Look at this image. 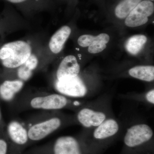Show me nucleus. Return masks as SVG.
<instances>
[{
	"label": "nucleus",
	"mask_w": 154,
	"mask_h": 154,
	"mask_svg": "<svg viewBox=\"0 0 154 154\" xmlns=\"http://www.w3.org/2000/svg\"><path fill=\"white\" fill-rule=\"evenodd\" d=\"M82 103L59 93L44 92L30 93L17 96L10 105L17 112L29 110L58 111L70 109L76 111Z\"/></svg>",
	"instance_id": "1"
},
{
	"label": "nucleus",
	"mask_w": 154,
	"mask_h": 154,
	"mask_svg": "<svg viewBox=\"0 0 154 154\" xmlns=\"http://www.w3.org/2000/svg\"><path fill=\"white\" fill-rule=\"evenodd\" d=\"M76 123L74 116L58 111H42L30 117L25 125L30 144L44 139L64 127Z\"/></svg>",
	"instance_id": "2"
},
{
	"label": "nucleus",
	"mask_w": 154,
	"mask_h": 154,
	"mask_svg": "<svg viewBox=\"0 0 154 154\" xmlns=\"http://www.w3.org/2000/svg\"><path fill=\"white\" fill-rule=\"evenodd\" d=\"M32 54L30 45L22 40L11 42L0 48V62L5 71L15 69L23 64Z\"/></svg>",
	"instance_id": "3"
},
{
	"label": "nucleus",
	"mask_w": 154,
	"mask_h": 154,
	"mask_svg": "<svg viewBox=\"0 0 154 154\" xmlns=\"http://www.w3.org/2000/svg\"><path fill=\"white\" fill-rule=\"evenodd\" d=\"M32 154H84L81 140L73 136L66 135L57 138L52 143L38 149Z\"/></svg>",
	"instance_id": "4"
},
{
	"label": "nucleus",
	"mask_w": 154,
	"mask_h": 154,
	"mask_svg": "<svg viewBox=\"0 0 154 154\" xmlns=\"http://www.w3.org/2000/svg\"><path fill=\"white\" fill-rule=\"evenodd\" d=\"M5 131L11 146V154H22L30 144L25 124L17 119H13L6 125Z\"/></svg>",
	"instance_id": "5"
},
{
	"label": "nucleus",
	"mask_w": 154,
	"mask_h": 154,
	"mask_svg": "<svg viewBox=\"0 0 154 154\" xmlns=\"http://www.w3.org/2000/svg\"><path fill=\"white\" fill-rule=\"evenodd\" d=\"M153 135V130L148 125H133L127 130L123 140L125 145L129 149L137 148L149 143Z\"/></svg>",
	"instance_id": "6"
},
{
	"label": "nucleus",
	"mask_w": 154,
	"mask_h": 154,
	"mask_svg": "<svg viewBox=\"0 0 154 154\" xmlns=\"http://www.w3.org/2000/svg\"><path fill=\"white\" fill-rule=\"evenodd\" d=\"M54 87L58 93L72 99H80L88 96V88L79 75L60 81L55 80Z\"/></svg>",
	"instance_id": "7"
},
{
	"label": "nucleus",
	"mask_w": 154,
	"mask_h": 154,
	"mask_svg": "<svg viewBox=\"0 0 154 154\" xmlns=\"http://www.w3.org/2000/svg\"><path fill=\"white\" fill-rule=\"evenodd\" d=\"M75 111L76 122L86 128H95L107 118L104 111L91 107H82Z\"/></svg>",
	"instance_id": "8"
},
{
	"label": "nucleus",
	"mask_w": 154,
	"mask_h": 154,
	"mask_svg": "<svg viewBox=\"0 0 154 154\" xmlns=\"http://www.w3.org/2000/svg\"><path fill=\"white\" fill-rule=\"evenodd\" d=\"M154 11L153 3L149 0L141 1L126 17L125 25L128 27H137L146 24L148 17Z\"/></svg>",
	"instance_id": "9"
},
{
	"label": "nucleus",
	"mask_w": 154,
	"mask_h": 154,
	"mask_svg": "<svg viewBox=\"0 0 154 154\" xmlns=\"http://www.w3.org/2000/svg\"><path fill=\"white\" fill-rule=\"evenodd\" d=\"M110 40V36L107 33H101L97 36L85 34L79 37L78 43L82 47H89L88 51L91 54L102 52L107 47L106 44Z\"/></svg>",
	"instance_id": "10"
},
{
	"label": "nucleus",
	"mask_w": 154,
	"mask_h": 154,
	"mask_svg": "<svg viewBox=\"0 0 154 154\" xmlns=\"http://www.w3.org/2000/svg\"><path fill=\"white\" fill-rule=\"evenodd\" d=\"M80 72V65L75 57L67 56L62 60L58 67L55 80L60 81L74 78L79 75Z\"/></svg>",
	"instance_id": "11"
},
{
	"label": "nucleus",
	"mask_w": 154,
	"mask_h": 154,
	"mask_svg": "<svg viewBox=\"0 0 154 154\" xmlns=\"http://www.w3.org/2000/svg\"><path fill=\"white\" fill-rule=\"evenodd\" d=\"M25 82L18 79H5L0 84V99L9 104L17 97Z\"/></svg>",
	"instance_id": "12"
},
{
	"label": "nucleus",
	"mask_w": 154,
	"mask_h": 154,
	"mask_svg": "<svg viewBox=\"0 0 154 154\" xmlns=\"http://www.w3.org/2000/svg\"><path fill=\"white\" fill-rule=\"evenodd\" d=\"M119 130L118 122L113 118H107L102 124L95 128L93 133V137L99 141L107 140L115 136Z\"/></svg>",
	"instance_id": "13"
},
{
	"label": "nucleus",
	"mask_w": 154,
	"mask_h": 154,
	"mask_svg": "<svg viewBox=\"0 0 154 154\" xmlns=\"http://www.w3.org/2000/svg\"><path fill=\"white\" fill-rule=\"evenodd\" d=\"M71 31L70 28L66 25L63 26L58 30L50 40L48 45L51 51L55 54L59 53L63 48Z\"/></svg>",
	"instance_id": "14"
},
{
	"label": "nucleus",
	"mask_w": 154,
	"mask_h": 154,
	"mask_svg": "<svg viewBox=\"0 0 154 154\" xmlns=\"http://www.w3.org/2000/svg\"><path fill=\"white\" fill-rule=\"evenodd\" d=\"M38 66V59L36 55L31 54L25 63L15 69L16 79L22 80L25 82L28 81L33 76Z\"/></svg>",
	"instance_id": "15"
},
{
	"label": "nucleus",
	"mask_w": 154,
	"mask_h": 154,
	"mask_svg": "<svg viewBox=\"0 0 154 154\" xmlns=\"http://www.w3.org/2000/svg\"><path fill=\"white\" fill-rule=\"evenodd\" d=\"M128 73L131 76L137 79L147 82L154 80L153 66H140L130 69Z\"/></svg>",
	"instance_id": "16"
},
{
	"label": "nucleus",
	"mask_w": 154,
	"mask_h": 154,
	"mask_svg": "<svg viewBox=\"0 0 154 154\" xmlns=\"http://www.w3.org/2000/svg\"><path fill=\"white\" fill-rule=\"evenodd\" d=\"M147 38L143 35H136L130 37L125 43V49L132 55H136L143 48Z\"/></svg>",
	"instance_id": "17"
},
{
	"label": "nucleus",
	"mask_w": 154,
	"mask_h": 154,
	"mask_svg": "<svg viewBox=\"0 0 154 154\" xmlns=\"http://www.w3.org/2000/svg\"><path fill=\"white\" fill-rule=\"evenodd\" d=\"M142 0H123L117 6L115 14L119 19H124L137 5Z\"/></svg>",
	"instance_id": "18"
},
{
	"label": "nucleus",
	"mask_w": 154,
	"mask_h": 154,
	"mask_svg": "<svg viewBox=\"0 0 154 154\" xmlns=\"http://www.w3.org/2000/svg\"><path fill=\"white\" fill-rule=\"evenodd\" d=\"M0 154H11V146L5 129L0 130Z\"/></svg>",
	"instance_id": "19"
},
{
	"label": "nucleus",
	"mask_w": 154,
	"mask_h": 154,
	"mask_svg": "<svg viewBox=\"0 0 154 154\" xmlns=\"http://www.w3.org/2000/svg\"><path fill=\"white\" fill-rule=\"evenodd\" d=\"M145 100L148 103L153 105L154 104V90L152 89L147 92L145 96Z\"/></svg>",
	"instance_id": "20"
},
{
	"label": "nucleus",
	"mask_w": 154,
	"mask_h": 154,
	"mask_svg": "<svg viewBox=\"0 0 154 154\" xmlns=\"http://www.w3.org/2000/svg\"><path fill=\"white\" fill-rule=\"evenodd\" d=\"M6 124L3 119L2 112L0 109V129H4L5 127Z\"/></svg>",
	"instance_id": "21"
},
{
	"label": "nucleus",
	"mask_w": 154,
	"mask_h": 154,
	"mask_svg": "<svg viewBox=\"0 0 154 154\" xmlns=\"http://www.w3.org/2000/svg\"><path fill=\"white\" fill-rule=\"evenodd\" d=\"M6 1L13 4H19V3L24 2L27 0H6Z\"/></svg>",
	"instance_id": "22"
},
{
	"label": "nucleus",
	"mask_w": 154,
	"mask_h": 154,
	"mask_svg": "<svg viewBox=\"0 0 154 154\" xmlns=\"http://www.w3.org/2000/svg\"><path fill=\"white\" fill-rule=\"evenodd\" d=\"M149 1H151V2H152V1H153L154 0H149Z\"/></svg>",
	"instance_id": "23"
}]
</instances>
